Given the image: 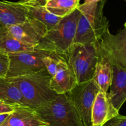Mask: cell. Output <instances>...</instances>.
Returning a JSON list of instances; mask_svg holds the SVG:
<instances>
[{"label": "cell", "instance_id": "obj_22", "mask_svg": "<svg viewBox=\"0 0 126 126\" xmlns=\"http://www.w3.org/2000/svg\"><path fill=\"white\" fill-rule=\"evenodd\" d=\"M111 126H126V116L119 114L109 121Z\"/></svg>", "mask_w": 126, "mask_h": 126}, {"label": "cell", "instance_id": "obj_3", "mask_svg": "<svg viewBox=\"0 0 126 126\" xmlns=\"http://www.w3.org/2000/svg\"><path fill=\"white\" fill-rule=\"evenodd\" d=\"M80 12L78 8L62 18L55 27L47 31L36 49L66 55L74 44Z\"/></svg>", "mask_w": 126, "mask_h": 126}, {"label": "cell", "instance_id": "obj_19", "mask_svg": "<svg viewBox=\"0 0 126 126\" xmlns=\"http://www.w3.org/2000/svg\"><path fill=\"white\" fill-rule=\"evenodd\" d=\"M80 0H47L46 9L50 13L60 18L71 14L79 6Z\"/></svg>", "mask_w": 126, "mask_h": 126}, {"label": "cell", "instance_id": "obj_24", "mask_svg": "<svg viewBox=\"0 0 126 126\" xmlns=\"http://www.w3.org/2000/svg\"><path fill=\"white\" fill-rule=\"evenodd\" d=\"M47 0H22V2H28V3H36L40 4L45 5Z\"/></svg>", "mask_w": 126, "mask_h": 126}, {"label": "cell", "instance_id": "obj_11", "mask_svg": "<svg viewBox=\"0 0 126 126\" xmlns=\"http://www.w3.org/2000/svg\"><path fill=\"white\" fill-rule=\"evenodd\" d=\"M108 94L113 107L119 111L126 102V70L113 64V76Z\"/></svg>", "mask_w": 126, "mask_h": 126}, {"label": "cell", "instance_id": "obj_5", "mask_svg": "<svg viewBox=\"0 0 126 126\" xmlns=\"http://www.w3.org/2000/svg\"><path fill=\"white\" fill-rule=\"evenodd\" d=\"M35 110L48 126H83L67 94H58Z\"/></svg>", "mask_w": 126, "mask_h": 126}, {"label": "cell", "instance_id": "obj_15", "mask_svg": "<svg viewBox=\"0 0 126 126\" xmlns=\"http://www.w3.org/2000/svg\"><path fill=\"white\" fill-rule=\"evenodd\" d=\"M19 2L25 7L28 17L43 23L46 26L48 31L55 27L62 20V18L50 13L46 9L44 5L24 2L22 1Z\"/></svg>", "mask_w": 126, "mask_h": 126}, {"label": "cell", "instance_id": "obj_1", "mask_svg": "<svg viewBox=\"0 0 126 126\" xmlns=\"http://www.w3.org/2000/svg\"><path fill=\"white\" fill-rule=\"evenodd\" d=\"M107 0L84 2L78 7L80 12L74 44H98L109 28L108 20L103 15Z\"/></svg>", "mask_w": 126, "mask_h": 126}, {"label": "cell", "instance_id": "obj_29", "mask_svg": "<svg viewBox=\"0 0 126 126\" xmlns=\"http://www.w3.org/2000/svg\"><path fill=\"white\" fill-rule=\"evenodd\" d=\"M1 104H4V103H2V102H1V101H0V105H1Z\"/></svg>", "mask_w": 126, "mask_h": 126}, {"label": "cell", "instance_id": "obj_6", "mask_svg": "<svg viewBox=\"0 0 126 126\" xmlns=\"http://www.w3.org/2000/svg\"><path fill=\"white\" fill-rule=\"evenodd\" d=\"M100 89L92 79L78 84L66 94L72 102L83 126H92V110Z\"/></svg>", "mask_w": 126, "mask_h": 126}, {"label": "cell", "instance_id": "obj_4", "mask_svg": "<svg viewBox=\"0 0 126 126\" xmlns=\"http://www.w3.org/2000/svg\"><path fill=\"white\" fill-rule=\"evenodd\" d=\"M98 44H73L65 55L77 84L92 79L100 55Z\"/></svg>", "mask_w": 126, "mask_h": 126}, {"label": "cell", "instance_id": "obj_17", "mask_svg": "<svg viewBox=\"0 0 126 126\" xmlns=\"http://www.w3.org/2000/svg\"><path fill=\"white\" fill-rule=\"evenodd\" d=\"M0 101L13 107H27L20 90L8 78L0 79Z\"/></svg>", "mask_w": 126, "mask_h": 126}, {"label": "cell", "instance_id": "obj_10", "mask_svg": "<svg viewBox=\"0 0 126 126\" xmlns=\"http://www.w3.org/2000/svg\"><path fill=\"white\" fill-rule=\"evenodd\" d=\"M119 114L113 107L108 92L100 91L97 94L92 110V126H103Z\"/></svg>", "mask_w": 126, "mask_h": 126}, {"label": "cell", "instance_id": "obj_8", "mask_svg": "<svg viewBox=\"0 0 126 126\" xmlns=\"http://www.w3.org/2000/svg\"><path fill=\"white\" fill-rule=\"evenodd\" d=\"M100 51L107 55L112 63L126 70V29L116 34L107 30L99 42Z\"/></svg>", "mask_w": 126, "mask_h": 126}, {"label": "cell", "instance_id": "obj_25", "mask_svg": "<svg viewBox=\"0 0 126 126\" xmlns=\"http://www.w3.org/2000/svg\"><path fill=\"white\" fill-rule=\"evenodd\" d=\"M11 113H2V114H0V126L4 123V121L6 120L7 117L9 116V115Z\"/></svg>", "mask_w": 126, "mask_h": 126}, {"label": "cell", "instance_id": "obj_23", "mask_svg": "<svg viewBox=\"0 0 126 126\" xmlns=\"http://www.w3.org/2000/svg\"><path fill=\"white\" fill-rule=\"evenodd\" d=\"M16 107L8 105L6 104H1L0 105V114L7 113H12L14 110L15 108Z\"/></svg>", "mask_w": 126, "mask_h": 126}, {"label": "cell", "instance_id": "obj_20", "mask_svg": "<svg viewBox=\"0 0 126 126\" xmlns=\"http://www.w3.org/2000/svg\"><path fill=\"white\" fill-rule=\"evenodd\" d=\"M43 62L46 69L53 76L59 71L69 67L65 55L48 52L43 58Z\"/></svg>", "mask_w": 126, "mask_h": 126}, {"label": "cell", "instance_id": "obj_2", "mask_svg": "<svg viewBox=\"0 0 126 126\" xmlns=\"http://www.w3.org/2000/svg\"><path fill=\"white\" fill-rule=\"evenodd\" d=\"M51 77L45 69L30 75L8 79L20 90L27 107L36 110L57 95L50 87Z\"/></svg>", "mask_w": 126, "mask_h": 126}, {"label": "cell", "instance_id": "obj_21", "mask_svg": "<svg viewBox=\"0 0 126 126\" xmlns=\"http://www.w3.org/2000/svg\"><path fill=\"white\" fill-rule=\"evenodd\" d=\"M9 67L8 54L0 52V79L6 78Z\"/></svg>", "mask_w": 126, "mask_h": 126}, {"label": "cell", "instance_id": "obj_26", "mask_svg": "<svg viewBox=\"0 0 126 126\" xmlns=\"http://www.w3.org/2000/svg\"><path fill=\"white\" fill-rule=\"evenodd\" d=\"M102 1V0H84V2H96V1ZM126 1V0H125Z\"/></svg>", "mask_w": 126, "mask_h": 126}, {"label": "cell", "instance_id": "obj_14", "mask_svg": "<svg viewBox=\"0 0 126 126\" xmlns=\"http://www.w3.org/2000/svg\"><path fill=\"white\" fill-rule=\"evenodd\" d=\"M113 76V63L100 49V55L96 63L92 80L100 91L108 92Z\"/></svg>", "mask_w": 126, "mask_h": 126}, {"label": "cell", "instance_id": "obj_27", "mask_svg": "<svg viewBox=\"0 0 126 126\" xmlns=\"http://www.w3.org/2000/svg\"><path fill=\"white\" fill-rule=\"evenodd\" d=\"M103 126H110V123H109V121H108V123H106V124H105V125H103Z\"/></svg>", "mask_w": 126, "mask_h": 126}, {"label": "cell", "instance_id": "obj_7", "mask_svg": "<svg viewBox=\"0 0 126 126\" xmlns=\"http://www.w3.org/2000/svg\"><path fill=\"white\" fill-rule=\"evenodd\" d=\"M48 52L41 49L8 54L9 67L6 78L39 72L46 69L43 58Z\"/></svg>", "mask_w": 126, "mask_h": 126}, {"label": "cell", "instance_id": "obj_12", "mask_svg": "<svg viewBox=\"0 0 126 126\" xmlns=\"http://www.w3.org/2000/svg\"><path fill=\"white\" fill-rule=\"evenodd\" d=\"M1 126H48L35 110L16 107Z\"/></svg>", "mask_w": 126, "mask_h": 126}, {"label": "cell", "instance_id": "obj_9", "mask_svg": "<svg viewBox=\"0 0 126 126\" xmlns=\"http://www.w3.org/2000/svg\"><path fill=\"white\" fill-rule=\"evenodd\" d=\"M6 28L21 42L35 47L48 31L44 25L29 17L23 23Z\"/></svg>", "mask_w": 126, "mask_h": 126}, {"label": "cell", "instance_id": "obj_13", "mask_svg": "<svg viewBox=\"0 0 126 126\" xmlns=\"http://www.w3.org/2000/svg\"><path fill=\"white\" fill-rule=\"evenodd\" d=\"M28 18L21 2L0 1V26L9 27L24 22Z\"/></svg>", "mask_w": 126, "mask_h": 126}, {"label": "cell", "instance_id": "obj_28", "mask_svg": "<svg viewBox=\"0 0 126 126\" xmlns=\"http://www.w3.org/2000/svg\"><path fill=\"white\" fill-rule=\"evenodd\" d=\"M124 28H126V22L125 23V24H124Z\"/></svg>", "mask_w": 126, "mask_h": 126}, {"label": "cell", "instance_id": "obj_16", "mask_svg": "<svg viewBox=\"0 0 126 126\" xmlns=\"http://www.w3.org/2000/svg\"><path fill=\"white\" fill-rule=\"evenodd\" d=\"M34 49V46L22 43L15 38L6 27L0 26V52L11 54L32 51Z\"/></svg>", "mask_w": 126, "mask_h": 126}, {"label": "cell", "instance_id": "obj_18", "mask_svg": "<svg viewBox=\"0 0 126 126\" xmlns=\"http://www.w3.org/2000/svg\"><path fill=\"white\" fill-rule=\"evenodd\" d=\"M77 84L70 67L63 69L52 76L50 87L57 94H66Z\"/></svg>", "mask_w": 126, "mask_h": 126}]
</instances>
